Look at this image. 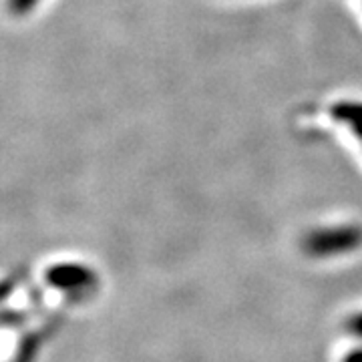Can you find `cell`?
<instances>
[{
  "label": "cell",
  "instance_id": "obj_1",
  "mask_svg": "<svg viewBox=\"0 0 362 362\" xmlns=\"http://www.w3.org/2000/svg\"><path fill=\"white\" fill-rule=\"evenodd\" d=\"M304 252L314 258H334L354 252L362 246V228L358 226H337L316 230L304 240Z\"/></svg>",
  "mask_w": 362,
  "mask_h": 362
},
{
  "label": "cell",
  "instance_id": "obj_5",
  "mask_svg": "<svg viewBox=\"0 0 362 362\" xmlns=\"http://www.w3.org/2000/svg\"><path fill=\"white\" fill-rule=\"evenodd\" d=\"M26 4H30V0H16V6H18V11H23Z\"/></svg>",
  "mask_w": 362,
  "mask_h": 362
},
{
  "label": "cell",
  "instance_id": "obj_3",
  "mask_svg": "<svg viewBox=\"0 0 362 362\" xmlns=\"http://www.w3.org/2000/svg\"><path fill=\"white\" fill-rule=\"evenodd\" d=\"M346 332L352 334V337L362 338V312L356 314V316H352L349 322H346Z\"/></svg>",
  "mask_w": 362,
  "mask_h": 362
},
{
  "label": "cell",
  "instance_id": "obj_2",
  "mask_svg": "<svg viewBox=\"0 0 362 362\" xmlns=\"http://www.w3.org/2000/svg\"><path fill=\"white\" fill-rule=\"evenodd\" d=\"M47 284L71 296H85L97 288V274L83 264H57L45 274Z\"/></svg>",
  "mask_w": 362,
  "mask_h": 362
},
{
  "label": "cell",
  "instance_id": "obj_4",
  "mask_svg": "<svg viewBox=\"0 0 362 362\" xmlns=\"http://www.w3.org/2000/svg\"><path fill=\"white\" fill-rule=\"evenodd\" d=\"M342 362H362V349L350 350L349 354L342 358Z\"/></svg>",
  "mask_w": 362,
  "mask_h": 362
}]
</instances>
